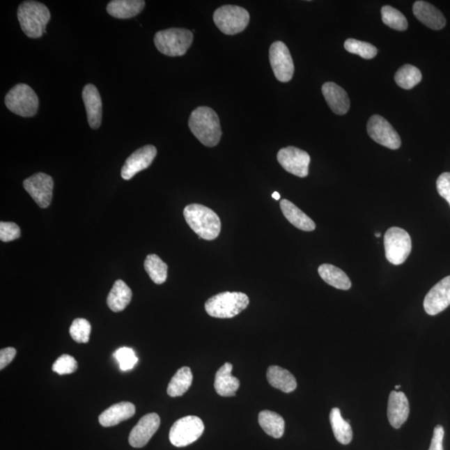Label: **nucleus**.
Segmentation results:
<instances>
[{
    "instance_id": "22",
    "label": "nucleus",
    "mask_w": 450,
    "mask_h": 450,
    "mask_svg": "<svg viewBox=\"0 0 450 450\" xmlns=\"http://www.w3.org/2000/svg\"><path fill=\"white\" fill-rule=\"evenodd\" d=\"M233 365L225 363L215 375V389L220 396H235L240 388V381L232 375Z\"/></svg>"
},
{
    "instance_id": "42",
    "label": "nucleus",
    "mask_w": 450,
    "mask_h": 450,
    "mask_svg": "<svg viewBox=\"0 0 450 450\" xmlns=\"http://www.w3.org/2000/svg\"><path fill=\"white\" fill-rule=\"evenodd\" d=\"M272 197L276 199V201H279L280 194L278 192H274L273 194H272Z\"/></svg>"
},
{
    "instance_id": "26",
    "label": "nucleus",
    "mask_w": 450,
    "mask_h": 450,
    "mask_svg": "<svg viewBox=\"0 0 450 450\" xmlns=\"http://www.w3.org/2000/svg\"><path fill=\"white\" fill-rule=\"evenodd\" d=\"M132 299V291L121 279L114 283L107 298L108 307L113 312H121L128 307Z\"/></svg>"
},
{
    "instance_id": "12",
    "label": "nucleus",
    "mask_w": 450,
    "mask_h": 450,
    "mask_svg": "<svg viewBox=\"0 0 450 450\" xmlns=\"http://www.w3.org/2000/svg\"><path fill=\"white\" fill-rule=\"evenodd\" d=\"M277 160L280 165L292 175L300 178L308 176L311 156L307 152L288 146L279 151Z\"/></svg>"
},
{
    "instance_id": "16",
    "label": "nucleus",
    "mask_w": 450,
    "mask_h": 450,
    "mask_svg": "<svg viewBox=\"0 0 450 450\" xmlns=\"http://www.w3.org/2000/svg\"><path fill=\"white\" fill-rule=\"evenodd\" d=\"M160 416L155 413L144 415L131 430L129 443L134 448H143L159 430Z\"/></svg>"
},
{
    "instance_id": "40",
    "label": "nucleus",
    "mask_w": 450,
    "mask_h": 450,
    "mask_svg": "<svg viewBox=\"0 0 450 450\" xmlns=\"http://www.w3.org/2000/svg\"><path fill=\"white\" fill-rule=\"evenodd\" d=\"M444 428L441 426H437L434 430V435H433L430 449L428 450H444Z\"/></svg>"
},
{
    "instance_id": "10",
    "label": "nucleus",
    "mask_w": 450,
    "mask_h": 450,
    "mask_svg": "<svg viewBox=\"0 0 450 450\" xmlns=\"http://www.w3.org/2000/svg\"><path fill=\"white\" fill-rule=\"evenodd\" d=\"M270 61L275 78L279 82H290L295 73V65L290 50L281 41H276L270 49Z\"/></svg>"
},
{
    "instance_id": "17",
    "label": "nucleus",
    "mask_w": 450,
    "mask_h": 450,
    "mask_svg": "<svg viewBox=\"0 0 450 450\" xmlns=\"http://www.w3.org/2000/svg\"><path fill=\"white\" fill-rule=\"evenodd\" d=\"M82 97L86 106L88 125L93 130L100 128L102 121V100L98 88L92 84L84 86Z\"/></svg>"
},
{
    "instance_id": "8",
    "label": "nucleus",
    "mask_w": 450,
    "mask_h": 450,
    "mask_svg": "<svg viewBox=\"0 0 450 450\" xmlns=\"http://www.w3.org/2000/svg\"><path fill=\"white\" fill-rule=\"evenodd\" d=\"M385 256L394 265H402L409 257L412 249L411 238L405 229L392 227L385 235Z\"/></svg>"
},
{
    "instance_id": "9",
    "label": "nucleus",
    "mask_w": 450,
    "mask_h": 450,
    "mask_svg": "<svg viewBox=\"0 0 450 450\" xmlns=\"http://www.w3.org/2000/svg\"><path fill=\"white\" fill-rule=\"evenodd\" d=\"M205 426L197 416H186L173 424L169 440L176 447H185L201 438Z\"/></svg>"
},
{
    "instance_id": "38",
    "label": "nucleus",
    "mask_w": 450,
    "mask_h": 450,
    "mask_svg": "<svg viewBox=\"0 0 450 450\" xmlns=\"http://www.w3.org/2000/svg\"><path fill=\"white\" fill-rule=\"evenodd\" d=\"M21 231L18 225L12 222L0 223V240L10 242L19 239Z\"/></svg>"
},
{
    "instance_id": "29",
    "label": "nucleus",
    "mask_w": 450,
    "mask_h": 450,
    "mask_svg": "<svg viewBox=\"0 0 450 450\" xmlns=\"http://www.w3.org/2000/svg\"><path fill=\"white\" fill-rule=\"evenodd\" d=\"M329 420L335 438L342 444H349L353 439V431L349 420L343 419L339 408L331 410Z\"/></svg>"
},
{
    "instance_id": "13",
    "label": "nucleus",
    "mask_w": 450,
    "mask_h": 450,
    "mask_svg": "<svg viewBox=\"0 0 450 450\" xmlns=\"http://www.w3.org/2000/svg\"><path fill=\"white\" fill-rule=\"evenodd\" d=\"M24 188L42 209L49 207L52 201L54 180L45 173H37L23 183Z\"/></svg>"
},
{
    "instance_id": "36",
    "label": "nucleus",
    "mask_w": 450,
    "mask_h": 450,
    "mask_svg": "<svg viewBox=\"0 0 450 450\" xmlns=\"http://www.w3.org/2000/svg\"><path fill=\"white\" fill-rule=\"evenodd\" d=\"M78 363L73 356L63 355L53 364L52 371L59 375H70L77 371Z\"/></svg>"
},
{
    "instance_id": "33",
    "label": "nucleus",
    "mask_w": 450,
    "mask_h": 450,
    "mask_svg": "<svg viewBox=\"0 0 450 450\" xmlns=\"http://www.w3.org/2000/svg\"><path fill=\"white\" fill-rule=\"evenodd\" d=\"M382 20L387 26L404 31L408 29V21L401 11L392 6H385L381 10Z\"/></svg>"
},
{
    "instance_id": "4",
    "label": "nucleus",
    "mask_w": 450,
    "mask_h": 450,
    "mask_svg": "<svg viewBox=\"0 0 450 450\" xmlns=\"http://www.w3.org/2000/svg\"><path fill=\"white\" fill-rule=\"evenodd\" d=\"M249 304V297L244 293L224 292L207 300L205 311L211 317L231 318L245 311Z\"/></svg>"
},
{
    "instance_id": "34",
    "label": "nucleus",
    "mask_w": 450,
    "mask_h": 450,
    "mask_svg": "<svg viewBox=\"0 0 450 450\" xmlns=\"http://www.w3.org/2000/svg\"><path fill=\"white\" fill-rule=\"evenodd\" d=\"M345 49L351 54L359 55L361 58L371 59L376 56L378 49L375 46L355 39H348L345 42Z\"/></svg>"
},
{
    "instance_id": "25",
    "label": "nucleus",
    "mask_w": 450,
    "mask_h": 450,
    "mask_svg": "<svg viewBox=\"0 0 450 450\" xmlns=\"http://www.w3.org/2000/svg\"><path fill=\"white\" fill-rule=\"evenodd\" d=\"M267 379L272 387L281 390L284 393H291L297 388L295 376L287 369L275 365L268 368Z\"/></svg>"
},
{
    "instance_id": "32",
    "label": "nucleus",
    "mask_w": 450,
    "mask_h": 450,
    "mask_svg": "<svg viewBox=\"0 0 450 450\" xmlns=\"http://www.w3.org/2000/svg\"><path fill=\"white\" fill-rule=\"evenodd\" d=\"M394 80L404 90H411L421 82L422 74L417 67L405 65L396 72Z\"/></svg>"
},
{
    "instance_id": "14",
    "label": "nucleus",
    "mask_w": 450,
    "mask_h": 450,
    "mask_svg": "<svg viewBox=\"0 0 450 450\" xmlns=\"http://www.w3.org/2000/svg\"><path fill=\"white\" fill-rule=\"evenodd\" d=\"M450 305V275L444 278L428 291L424 298V311L430 316H436Z\"/></svg>"
},
{
    "instance_id": "39",
    "label": "nucleus",
    "mask_w": 450,
    "mask_h": 450,
    "mask_svg": "<svg viewBox=\"0 0 450 450\" xmlns=\"http://www.w3.org/2000/svg\"><path fill=\"white\" fill-rule=\"evenodd\" d=\"M436 186L440 196L447 199L450 205V173H443L437 180Z\"/></svg>"
},
{
    "instance_id": "24",
    "label": "nucleus",
    "mask_w": 450,
    "mask_h": 450,
    "mask_svg": "<svg viewBox=\"0 0 450 450\" xmlns=\"http://www.w3.org/2000/svg\"><path fill=\"white\" fill-rule=\"evenodd\" d=\"M280 208H281L284 217L288 220V222L300 231L307 232L315 231L316 228L315 222L292 202L287 201V199H283L280 202Z\"/></svg>"
},
{
    "instance_id": "18",
    "label": "nucleus",
    "mask_w": 450,
    "mask_h": 450,
    "mask_svg": "<svg viewBox=\"0 0 450 450\" xmlns=\"http://www.w3.org/2000/svg\"><path fill=\"white\" fill-rule=\"evenodd\" d=\"M388 418L394 428H400L406 422L410 414L409 401L405 394L401 391H392L388 402Z\"/></svg>"
},
{
    "instance_id": "21",
    "label": "nucleus",
    "mask_w": 450,
    "mask_h": 450,
    "mask_svg": "<svg viewBox=\"0 0 450 450\" xmlns=\"http://www.w3.org/2000/svg\"><path fill=\"white\" fill-rule=\"evenodd\" d=\"M135 410V406L132 403H118V404L110 406L100 415V424L104 427L117 426V424L132 418Z\"/></svg>"
},
{
    "instance_id": "27",
    "label": "nucleus",
    "mask_w": 450,
    "mask_h": 450,
    "mask_svg": "<svg viewBox=\"0 0 450 450\" xmlns=\"http://www.w3.org/2000/svg\"><path fill=\"white\" fill-rule=\"evenodd\" d=\"M318 274L324 281L339 290H348L351 288V281L348 275L338 267L324 264L318 267Z\"/></svg>"
},
{
    "instance_id": "11",
    "label": "nucleus",
    "mask_w": 450,
    "mask_h": 450,
    "mask_svg": "<svg viewBox=\"0 0 450 450\" xmlns=\"http://www.w3.org/2000/svg\"><path fill=\"white\" fill-rule=\"evenodd\" d=\"M367 132L373 140L390 150H398L401 146L400 135L391 125L380 116H373L367 125Z\"/></svg>"
},
{
    "instance_id": "5",
    "label": "nucleus",
    "mask_w": 450,
    "mask_h": 450,
    "mask_svg": "<svg viewBox=\"0 0 450 450\" xmlns=\"http://www.w3.org/2000/svg\"><path fill=\"white\" fill-rule=\"evenodd\" d=\"M193 40V33L189 29L171 28L157 32L154 42L161 54L177 57L186 54Z\"/></svg>"
},
{
    "instance_id": "35",
    "label": "nucleus",
    "mask_w": 450,
    "mask_h": 450,
    "mask_svg": "<svg viewBox=\"0 0 450 450\" xmlns=\"http://www.w3.org/2000/svg\"><path fill=\"white\" fill-rule=\"evenodd\" d=\"M70 334L75 342L86 343L90 341L91 325L86 318H76L72 323Z\"/></svg>"
},
{
    "instance_id": "44",
    "label": "nucleus",
    "mask_w": 450,
    "mask_h": 450,
    "mask_svg": "<svg viewBox=\"0 0 450 450\" xmlns=\"http://www.w3.org/2000/svg\"><path fill=\"white\" fill-rule=\"evenodd\" d=\"M401 389V385H396V390Z\"/></svg>"
},
{
    "instance_id": "31",
    "label": "nucleus",
    "mask_w": 450,
    "mask_h": 450,
    "mask_svg": "<svg viewBox=\"0 0 450 450\" xmlns=\"http://www.w3.org/2000/svg\"><path fill=\"white\" fill-rule=\"evenodd\" d=\"M144 269L156 284H162L166 281L168 265L156 254H150L146 257Z\"/></svg>"
},
{
    "instance_id": "43",
    "label": "nucleus",
    "mask_w": 450,
    "mask_h": 450,
    "mask_svg": "<svg viewBox=\"0 0 450 450\" xmlns=\"http://www.w3.org/2000/svg\"><path fill=\"white\" fill-rule=\"evenodd\" d=\"M375 236H376V237H378V238H379V237H380V236H381V233H375Z\"/></svg>"
},
{
    "instance_id": "19",
    "label": "nucleus",
    "mask_w": 450,
    "mask_h": 450,
    "mask_svg": "<svg viewBox=\"0 0 450 450\" xmlns=\"http://www.w3.org/2000/svg\"><path fill=\"white\" fill-rule=\"evenodd\" d=\"M322 93L327 104L332 111L339 116H343L349 111L350 101L348 93L343 88L333 82L323 84Z\"/></svg>"
},
{
    "instance_id": "2",
    "label": "nucleus",
    "mask_w": 450,
    "mask_h": 450,
    "mask_svg": "<svg viewBox=\"0 0 450 450\" xmlns=\"http://www.w3.org/2000/svg\"><path fill=\"white\" fill-rule=\"evenodd\" d=\"M184 216L187 224L196 233L199 239L214 240L222 231V222L215 211L205 205L192 203L186 206Z\"/></svg>"
},
{
    "instance_id": "7",
    "label": "nucleus",
    "mask_w": 450,
    "mask_h": 450,
    "mask_svg": "<svg viewBox=\"0 0 450 450\" xmlns=\"http://www.w3.org/2000/svg\"><path fill=\"white\" fill-rule=\"evenodd\" d=\"M249 14L237 6H224L214 13V22L220 31L227 36L243 32L249 23Z\"/></svg>"
},
{
    "instance_id": "20",
    "label": "nucleus",
    "mask_w": 450,
    "mask_h": 450,
    "mask_svg": "<svg viewBox=\"0 0 450 450\" xmlns=\"http://www.w3.org/2000/svg\"><path fill=\"white\" fill-rule=\"evenodd\" d=\"M413 12L420 22L435 31H440L447 24V20L442 13L430 3L416 1L414 3Z\"/></svg>"
},
{
    "instance_id": "1",
    "label": "nucleus",
    "mask_w": 450,
    "mask_h": 450,
    "mask_svg": "<svg viewBox=\"0 0 450 450\" xmlns=\"http://www.w3.org/2000/svg\"><path fill=\"white\" fill-rule=\"evenodd\" d=\"M189 127L191 132L203 146L215 147L222 136L218 114L206 106L195 109L190 114Z\"/></svg>"
},
{
    "instance_id": "23",
    "label": "nucleus",
    "mask_w": 450,
    "mask_h": 450,
    "mask_svg": "<svg viewBox=\"0 0 450 450\" xmlns=\"http://www.w3.org/2000/svg\"><path fill=\"white\" fill-rule=\"evenodd\" d=\"M146 6L143 0H113L107 6V12L114 18L126 20L138 15Z\"/></svg>"
},
{
    "instance_id": "15",
    "label": "nucleus",
    "mask_w": 450,
    "mask_h": 450,
    "mask_svg": "<svg viewBox=\"0 0 450 450\" xmlns=\"http://www.w3.org/2000/svg\"><path fill=\"white\" fill-rule=\"evenodd\" d=\"M156 155V148L150 144L134 151L126 160L124 166L122 167L121 176L123 179L130 180L136 173L150 167Z\"/></svg>"
},
{
    "instance_id": "30",
    "label": "nucleus",
    "mask_w": 450,
    "mask_h": 450,
    "mask_svg": "<svg viewBox=\"0 0 450 450\" xmlns=\"http://www.w3.org/2000/svg\"><path fill=\"white\" fill-rule=\"evenodd\" d=\"M193 382V373L189 367H182L169 382L167 393L175 398L184 396L188 391Z\"/></svg>"
},
{
    "instance_id": "28",
    "label": "nucleus",
    "mask_w": 450,
    "mask_h": 450,
    "mask_svg": "<svg viewBox=\"0 0 450 450\" xmlns=\"http://www.w3.org/2000/svg\"><path fill=\"white\" fill-rule=\"evenodd\" d=\"M258 423L267 435L279 439L284 435L286 422L281 415L273 411L264 410L258 414Z\"/></svg>"
},
{
    "instance_id": "41",
    "label": "nucleus",
    "mask_w": 450,
    "mask_h": 450,
    "mask_svg": "<svg viewBox=\"0 0 450 450\" xmlns=\"http://www.w3.org/2000/svg\"><path fill=\"white\" fill-rule=\"evenodd\" d=\"M16 353V350L12 347L6 348L0 351V369L1 371L12 362Z\"/></svg>"
},
{
    "instance_id": "37",
    "label": "nucleus",
    "mask_w": 450,
    "mask_h": 450,
    "mask_svg": "<svg viewBox=\"0 0 450 450\" xmlns=\"http://www.w3.org/2000/svg\"><path fill=\"white\" fill-rule=\"evenodd\" d=\"M114 357L117 359L123 371H128L134 367L138 362L134 351L131 348L123 347L114 353Z\"/></svg>"
},
{
    "instance_id": "3",
    "label": "nucleus",
    "mask_w": 450,
    "mask_h": 450,
    "mask_svg": "<svg viewBox=\"0 0 450 450\" xmlns=\"http://www.w3.org/2000/svg\"><path fill=\"white\" fill-rule=\"evenodd\" d=\"M23 32L31 39H39L45 33L46 25L51 19L49 8L37 1H24L17 11Z\"/></svg>"
},
{
    "instance_id": "6",
    "label": "nucleus",
    "mask_w": 450,
    "mask_h": 450,
    "mask_svg": "<svg viewBox=\"0 0 450 450\" xmlns=\"http://www.w3.org/2000/svg\"><path fill=\"white\" fill-rule=\"evenodd\" d=\"M6 107L21 117L35 116L39 109V98L33 88L25 84H18L7 93Z\"/></svg>"
}]
</instances>
